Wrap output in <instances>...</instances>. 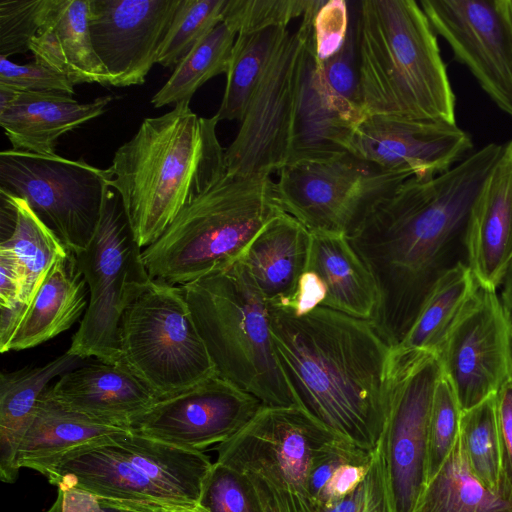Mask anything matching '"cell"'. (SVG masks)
Listing matches in <instances>:
<instances>
[{"instance_id": "d590c367", "label": "cell", "mask_w": 512, "mask_h": 512, "mask_svg": "<svg viewBox=\"0 0 512 512\" xmlns=\"http://www.w3.org/2000/svg\"><path fill=\"white\" fill-rule=\"evenodd\" d=\"M374 451L363 449L343 438H337L312 460L306 476L305 490L313 506L336 502L364 479Z\"/></svg>"}, {"instance_id": "83f0119b", "label": "cell", "mask_w": 512, "mask_h": 512, "mask_svg": "<svg viewBox=\"0 0 512 512\" xmlns=\"http://www.w3.org/2000/svg\"><path fill=\"white\" fill-rule=\"evenodd\" d=\"M87 360L66 352L43 366L1 373L0 478L3 482L13 483L18 476L17 452L48 383Z\"/></svg>"}, {"instance_id": "2e32d148", "label": "cell", "mask_w": 512, "mask_h": 512, "mask_svg": "<svg viewBox=\"0 0 512 512\" xmlns=\"http://www.w3.org/2000/svg\"><path fill=\"white\" fill-rule=\"evenodd\" d=\"M437 35L512 118V35L497 0H422Z\"/></svg>"}, {"instance_id": "1f68e13d", "label": "cell", "mask_w": 512, "mask_h": 512, "mask_svg": "<svg viewBox=\"0 0 512 512\" xmlns=\"http://www.w3.org/2000/svg\"><path fill=\"white\" fill-rule=\"evenodd\" d=\"M414 512H512V494L487 489L472 473L460 438L427 482Z\"/></svg>"}, {"instance_id": "4dcf8cb0", "label": "cell", "mask_w": 512, "mask_h": 512, "mask_svg": "<svg viewBox=\"0 0 512 512\" xmlns=\"http://www.w3.org/2000/svg\"><path fill=\"white\" fill-rule=\"evenodd\" d=\"M480 284L467 263L443 274L425 297L411 327L392 349L438 355L448 334L477 293Z\"/></svg>"}, {"instance_id": "7bdbcfd3", "label": "cell", "mask_w": 512, "mask_h": 512, "mask_svg": "<svg viewBox=\"0 0 512 512\" xmlns=\"http://www.w3.org/2000/svg\"><path fill=\"white\" fill-rule=\"evenodd\" d=\"M349 11L350 25L343 47L333 57L324 63H319L331 91L362 110L358 71L356 2H349Z\"/></svg>"}, {"instance_id": "484cf974", "label": "cell", "mask_w": 512, "mask_h": 512, "mask_svg": "<svg viewBox=\"0 0 512 512\" xmlns=\"http://www.w3.org/2000/svg\"><path fill=\"white\" fill-rule=\"evenodd\" d=\"M306 270L315 272L325 284L327 293L321 306L376 321L381 305L379 288L345 234L311 233Z\"/></svg>"}, {"instance_id": "d6986e66", "label": "cell", "mask_w": 512, "mask_h": 512, "mask_svg": "<svg viewBox=\"0 0 512 512\" xmlns=\"http://www.w3.org/2000/svg\"><path fill=\"white\" fill-rule=\"evenodd\" d=\"M42 474L58 488L95 495L102 507L136 512L190 511L133 465L110 435L63 454Z\"/></svg>"}, {"instance_id": "7c38bea8", "label": "cell", "mask_w": 512, "mask_h": 512, "mask_svg": "<svg viewBox=\"0 0 512 512\" xmlns=\"http://www.w3.org/2000/svg\"><path fill=\"white\" fill-rule=\"evenodd\" d=\"M321 0H312L299 27L273 53L225 149L227 174L271 176L288 164L303 54Z\"/></svg>"}, {"instance_id": "836d02e7", "label": "cell", "mask_w": 512, "mask_h": 512, "mask_svg": "<svg viewBox=\"0 0 512 512\" xmlns=\"http://www.w3.org/2000/svg\"><path fill=\"white\" fill-rule=\"evenodd\" d=\"M0 191L7 195L15 208L12 232L0 245L14 253L23 269L26 281L23 302L28 308L48 272L60 258L70 252L26 200L3 189Z\"/></svg>"}, {"instance_id": "4fadbf2b", "label": "cell", "mask_w": 512, "mask_h": 512, "mask_svg": "<svg viewBox=\"0 0 512 512\" xmlns=\"http://www.w3.org/2000/svg\"><path fill=\"white\" fill-rule=\"evenodd\" d=\"M438 357L462 411L496 394L512 369L509 318L499 290L480 285Z\"/></svg>"}, {"instance_id": "bcb514c9", "label": "cell", "mask_w": 512, "mask_h": 512, "mask_svg": "<svg viewBox=\"0 0 512 512\" xmlns=\"http://www.w3.org/2000/svg\"><path fill=\"white\" fill-rule=\"evenodd\" d=\"M0 86L17 92L74 94V85L58 71L35 60L18 64L3 56H0Z\"/></svg>"}, {"instance_id": "f6af8a7d", "label": "cell", "mask_w": 512, "mask_h": 512, "mask_svg": "<svg viewBox=\"0 0 512 512\" xmlns=\"http://www.w3.org/2000/svg\"><path fill=\"white\" fill-rule=\"evenodd\" d=\"M349 2L321 0L312 21V48L318 62L324 63L343 47L349 31Z\"/></svg>"}, {"instance_id": "7dc6e473", "label": "cell", "mask_w": 512, "mask_h": 512, "mask_svg": "<svg viewBox=\"0 0 512 512\" xmlns=\"http://www.w3.org/2000/svg\"><path fill=\"white\" fill-rule=\"evenodd\" d=\"M252 480L264 512H315L308 496L279 478L247 474Z\"/></svg>"}, {"instance_id": "3957f363", "label": "cell", "mask_w": 512, "mask_h": 512, "mask_svg": "<svg viewBox=\"0 0 512 512\" xmlns=\"http://www.w3.org/2000/svg\"><path fill=\"white\" fill-rule=\"evenodd\" d=\"M189 103L145 118L105 169L141 248L227 174L219 120L198 116Z\"/></svg>"}, {"instance_id": "ac0fdd59", "label": "cell", "mask_w": 512, "mask_h": 512, "mask_svg": "<svg viewBox=\"0 0 512 512\" xmlns=\"http://www.w3.org/2000/svg\"><path fill=\"white\" fill-rule=\"evenodd\" d=\"M473 149L471 136L457 124L397 116H366L349 153L386 170L426 180L445 173Z\"/></svg>"}, {"instance_id": "9f6ffc18", "label": "cell", "mask_w": 512, "mask_h": 512, "mask_svg": "<svg viewBox=\"0 0 512 512\" xmlns=\"http://www.w3.org/2000/svg\"><path fill=\"white\" fill-rule=\"evenodd\" d=\"M101 512H136V511L126 510V509H118V508L103 507Z\"/></svg>"}, {"instance_id": "680465c9", "label": "cell", "mask_w": 512, "mask_h": 512, "mask_svg": "<svg viewBox=\"0 0 512 512\" xmlns=\"http://www.w3.org/2000/svg\"><path fill=\"white\" fill-rule=\"evenodd\" d=\"M176 512H193V511H176Z\"/></svg>"}, {"instance_id": "cb8c5ba5", "label": "cell", "mask_w": 512, "mask_h": 512, "mask_svg": "<svg viewBox=\"0 0 512 512\" xmlns=\"http://www.w3.org/2000/svg\"><path fill=\"white\" fill-rule=\"evenodd\" d=\"M310 244V231L282 213L255 235L238 258L268 305H290L306 271Z\"/></svg>"}, {"instance_id": "b9f144b4", "label": "cell", "mask_w": 512, "mask_h": 512, "mask_svg": "<svg viewBox=\"0 0 512 512\" xmlns=\"http://www.w3.org/2000/svg\"><path fill=\"white\" fill-rule=\"evenodd\" d=\"M48 6L49 0L0 1V56L8 58L30 50Z\"/></svg>"}, {"instance_id": "52a82bcc", "label": "cell", "mask_w": 512, "mask_h": 512, "mask_svg": "<svg viewBox=\"0 0 512 512\" xmlns=\"http://www.w3.org/2000/svg\"><path fill=\"white\" fill-rule=\"evenodd\" d=\"M120 358L158 400L217 373L181 286L154 279L123 314Z\"/></svg>"}, {"instance_id": "5bb4252c", "label": "cell", "mask_w": 512, "mask_h": 512, "mask_svg": "<svg viewBox=\"0 0 512 512\" xmlns=\"http://www.w3.org/2000/svg\"><path fill=\"white\" fill-rule=\"evenodd\" d=\"M337 438L298 406H262L246 426L218 445L217 462L245 474L282 479L307 495L312 460Z\"/></svg>"}, {"instance_id": "ba28073f", "label": "cell", "mask_w": 512, "mask_h": 512, "mask_svg": "<svg viewBox=\"0 0 512 512\" xmlns=\"http://www.w3.org/2000/svg\"><path fill=\"white\" fill-rule=\"evenodd\" d=\"M142 251L118 195L110 190L92 240L84 250L73 254L89 298L68 353L121 364L123 314L153 280Z\"/></svg>"}, {"instance_id": "7402d4cb", "label": "cell", "mask_w": 512, "mask_h": 512, "mask_svg": "<svg viewBox=\"0 0 512 512\" xmlns=\"http://www.w3.org/2000/svg\"><path fill=\"white\" fill-rule=\"evenodd\" d=\"M111 101V96H103L80 103L67 94L0 86V124L12 149L54 155L63 134L102 115Z\"/></svg>"}, {"instance_id": "8d00e7d4", "label": "cell", "mask_w": 512, "mask_h": 512, "mask_svg": "<svg viewBox=\"0 0 512 512\" xmlns=\"http://www.w3.org/2000/svg\"><path fill=\"white\" fill-rule=\"evenodd\" d=\"M459 438L474 476L493 492L506 490L502 483L501 446L495 394L476 406L462 411Z\"/></svg>"}, {"instance_id": "e575fe53", "label": "cell", "mask_w": 512, "mask_h": 512, "mask_svg": "<svg viewBox=\"0 0 512 512\" xmlns=\"http://www.w3.org/2000/svg\"><path fill=\"white\" fill-rule=\"evenodd\" d=\"M237 31L227 22H220L175 67L166 83L154 94L155 108L190 101L208 80L226 74L229 68Z\"/></svg>"}, {"instance_id": "681fc988", "label": "cell", "mask_w": 512, "mask_h": 512, "mask_svg": "<svg viewBox=\"0 0 512 512\" xmlns=\"http://www.w3.org/2000/svg\"><path fill=\"white\" fill-rule=\"evenodd\" d=\"M25 276L14 253L6 246L0 245V308L21 305L25 292Z\"/></svg>"}, {"instance_id": "db71d44e", "label": "cell", "mask_w": 512, "mask_h": 512, "mask_svg": "<svg viewBox=\"0 0 512 512\" xmlns=\"http://www.w3.org/2000/svg\"><path fill=\"white\" fill-rule=\"evenodd\" d=\"M497 5L512 35V0H497Z\"/></svg>"}, {"instance_id": "9a60e30c", "label": "cell", "mask_w": 512, "mask_h": 512, "mask_svg": "<svg viewBox=\"0 0 512 512\" xmlns=\"http://www.w3.org/2000/svg\"><path fill=\"white\" fill-rule=\"evenodd\" d=\"M262 403L217 373L192 388L158 400L129 430L184 449L221 444L246 426Z\"/></svg>"}, {"instance_id": "d4e9b609", "label": "cell", "mask_w": 512, "mask_h": 512, "mask_svg": "<svg viewBox=\"0 0 512 512\" xmlns=\"http://www.w3.org/2000/svg\"><path fill=\"white\" fill-rule=\"evenodd\" d=\"M90 0H49L45 20L30 43L34 60L66 76L75 86H110L89 29Z\"/></svg>"}, {"instance_id": "60d3db41", "label": "cell", "mask_w": 512, "mask_h": 512, "mask_svg": "<svg viewBox=\"0 0 512 512\" xmlns=\"http://www.w3.org/2000/svg\"><path fill=\"white\" fill-rule=\"evenodd\" d=\"M312 0H228L223 21L236 31L249 32L269 27L287 28L302 17Z\"/></svg>"}, {"instance_id": "4316f807", "label": "cell", "mask_w": 512, "mask_h": 512, "mask_svg": "<svg viewBox=\"0 0 512 512\" xmlns=\"http://www.w3.org/2000/svg\"><path fill=\"white\" fill-rule=\"evenodd\" d=\"M86 287L74 255L60 258L35 293L6 352L35 347L68 330L85 314Z\"/></svg>"}, {"instance_id": "f35d334b", "label": "cell", "mask_w": 512, "mask_h": 512, "mask_svg": "<svg viewBox=\"0 0 512 512\" xmlns=\"http://www.w3.org/2000/svg\"><path fill=\"white\" fill-rule=\"evenodd\" d=\"M199 507L202 512H264L250 477L217 461L204 481Z\"/></svg>"}, {"instance_id": "5b68a950", "label": "cell", "mask_w": 512, "mask_h": 512, "mask_svg": "<svg viewBox=\"0 0 512 512\" xmlns=\"http://www.w3.org/2000/svg\"><path fill=\"white\" fill-rule=\"evenodd\" d=\"M218 375L263 406H297L280 368L268 303L237 259L181 286Z\"/></svg>"}, {"instance_id": "f546056e", "label": "cell", "mask_w": 512, "mask_h": 512, "mask_svg": "<svg viewBox=\"0 0 512 512\" xmlns=\"http://www.w3.org/2000/svg\"><path fill=\"white\" fill-rule=\"evenodd\" d=\"M122 430L129 429L97 421L66 407L47 388L19 446L17 467L43 473L70 450Z\"/></svg>"}, {"instance_id": "6f0895ef", "label": "cell", "mask_w": 512, "mask_h": 512, "mask_svg": "<svg viewBox=\"0 0 512 512\" xmlns=\"http://www.w3.org/2000/svg\"><path fill=\"white\" fill-rule=\"evenodd\" d=\"M47 512H59L58 506L54 503Z\"/></svg>"}, {"instance_id": "11a10c76", "label": "cell", "mask_w": 512, "mask_h": 512, "mask_svg": "<svg viewBox=\"0 0 512 512\" xmlns=\"http://www.w3.org/2000/svg\"><path fill=\"white\" fill-rule=\"evenodd\" d=\"M505 307L507 309L508 318H509V342H510V352H511V359H512V306L505 305Z\"/></svg>"}, {"instance_id": "277c9868", "label": "cell", "mask_w": 512, "mask_h": 512, "mask_svg": "<svg viewBox=\"0 0 512 512\" xmlns=\"http://www.w3.org/2000/svg\"><path fill=\"white\" fill-rule=\"evenodd\" d=\"M361 108L385 115L456 123V96L437 34L414 0L356 2Z\"/></svg>"}, {"instance_id": "30bf717a", "label": "cell", "mask_w": 512, "mask_h": 512, "mask_svg": "<svg viewBox=\"0 0 512 512\" xmlns=\"http://www.w3.org/2000/svg\"><path fill=\"white\" fill-rule=\"evenodd\" d=\"M441 371L434 353L391 349L388 402L378 445L393 512H414L426 487L430 412Z\"/></svg>"}, {"instance_id": "74e56055", "label": "cell", "mask_w": 512, "mask_h": 512, "mask_svg": "<svg viewBox=\"0 0 512 512\" xmlns=\"http://www.w3.org/2000/svg\"><path fill=\"white\" fill-rule=\"evenodd\" d=\"M227 1L181 0L159 49L157 64L175 69L223 21Z\"/></svg>"}, {"instance_id": "f1b7e54d", "label": "cell", "mask_w": 512, "mask_h": 512, "mask_svg": "<svg viewBox=\"0 0 512 512\" xmlns=\"http://www.w3.org/2000/svg\"><path fill=\"white\" fill-rule=\"evenodd\" d=\"M120 452L158 487L193 512L213 463L202 451L184 449L130 430L110 435Z\"/></svg>"}, {"instance_id": "8992f818", "label": "cell", "mask_w": 512, "mask_h": 512, "mask_svg": "<svg viewBox=\"0 0 512 512\" xmlns=\"http://www.w3.org/2000/svg\"><path fill=\"white\" fill-rule=\"evenodd\" d=\"M282 213L271 176L226 174L144 248V264L152 279L182 286L235 262Z\"/></svg>"}, {"instance_id": "6da1fadb", "label": "cell", "mask_w": 512, "mask_h": 512, "mask_svg": "<svg viewBox=\"0 0 512 512\" xmlns=\"http://www.w3.org/2000/svg\"><path fill=\"white\" fill-rule=\"evenodd\" d=\"M504 143H489L431 179L411 177L347 233L381 295L375 321L396 346L434 283L467 263L466 237L474 206Z\"/></svg>"}, {"instance_id": "d6a6232c", "label": "cell", "mask_w": 512, "mask_h": 512, "mask_svg": "<svg viewBox=\"0 0 512 512\" xmlns=\"http://www.w3.org/2000/svg\"><path fill=\"white\" fill-rule=\"evenodd\" d=\"M288 31L285 27H269L237 34L223 98L215 114L219 121L241 122L260 78Z\"/></svg>"}, {"instance_id": "ee69618b", "label": "cell", "mask_w": 512, "mask_h": 512, "mask_svg": "<svg viewBox=\"0 0 512 512\" xmlns=\"http://www.w3.org/2000/svg\"><path fill=\"white\" fill-rule=\"evenodd\" d=\"M315 512H393L379 445L361 483L342 499L313 506Z\"/></svg>"}, {"instance_id": "e0dca14e", "label": "cell", "mask_w": 512, "mask_h": 512, "mask_svg": "<svg viewBox=\"0 0 512 512\" xmlns=\"http://www.w3.org/2000/svg\"><path fill=\"white\" fill-rule=\"evenodd\" d=\"M181 0H90L89 29L110 86L141 85Z\"/></svg>"}, {"instance_id": "f907efd6", "label": "cell", "mask_w": 512, "mask_h": 512, "mask_svg": "<svg viewBox=\"0 0 512 512\" xmlns=\"http://www.w3.org/2000/svg\"><path fill=\"white\" fill-rule=\"evenodd\" d=\"M326 287L321 278L313 271L306 270L299 281L296 295L288 307L295 316H302L318 306L326 298Z\"/></svg>"}, {"instance_id": "44dd1931", "label": "cell", "mask_w": 512, "mask_h": 512, "mask_svg": "<svg viewBox=\"0 0 512 512\" xmlns=\"http://www.w3.org/2000/svg\"><path fill=\"white\" fill-rule=\"evenodd\" d=\"M467 264L483 287L499 290L512 265V140L491 172L472 211Z\"/></svg>"}, {"instance_id": "ffe728a7", "label": "cell", "mask_w": 512, "mask_h": 512, "mask_svg": "<svg viewBox=\"0 0 512 512\" xmlns=\"http://www.w3.org/2000/svg\"><path fill=\"white\" fill-rule=\"evenodd\" d=\"M364 118L360 108L329 88L312 48L311 31L303 54L287 165L326 161L348 152Z\"/></svg>"}, {"instance_id": "f5cc1de1", "label": "cell", "mask_w": 512, "mask_h": 512, "mask_svg": "<svg viewBox=\"0 0 512 512\" xmlns=\"http://www.w3.org/2000/svg\"><path fill=\"white\" fill-rule=\"evenodd\" d=\"M499 290L503 303L512 306V265Z\"/></svg>"}, {"instance_id": "816d5d0a", "label": "cell", "mask_w": 512, "mask_h": 512, "mask_svg": "<svg viewBox=\"0 0 512 512\" xmlns=\"http://www.w3.org/2000/svg\"><path fill=\"white\" fill-rule=\"evenodd\" d=\"M55 504L59 512H101L103 508L95 495L75 488H58Z\"/></svg>"}, {"instance_id": "ab89813d", "label": "cell", "mask_w": 512, "mask_h": 512, "mask_svg": "<svg viewBox=\"0 0 512 512\" xmlns=\"http://www.w3.org/2000/svg\"><path fill=\"white\" fill-rule=\"evenodd\" d=\"M462 409L449 378L441 371L436 382L429 420L427 482L439 471L457 442Z\"/></svg>"}, {"instance_id": "603a6c76", "label": "cell", "mask_w": 512, "mask_h": 512, "mask_svg": "<svg viewBox=\"0 0 512 512\" xmlns=\"http://www.w3.org/2000/svg\"><path fill=\"white\" fill-rule=\"evenodd\" d=\"M49 391L78 413L126 429L158 401L125 366L99 360L64 373Z\"/></svg>"}, {"instance_id": "9c48e42d", "label": "cell", "mask_w": 512, "mask_h": 512, "mask_svg": "<svg viewBox=\"0 0 512 512\" xmlns=\"http://www.w3.org/2000/svg\"><path fill=\"white\" fill-rule=\"evenodd\" d=\"M0 189L27 201L71 254L84 250L110 191L105 169L57 154L0 153Z\"/></svg>"}, {"instance_id": "7a4b0ae2", "label": "cell", "mask_w": 512, "mask_h": 512, "mask_svg": "<svg viewBox=\"0 0 512 512\" xmlns=\"http://www.w3.org/2000/svg\"><path fill=\"white\" fill-rule=\"evenodd\" d=\"M268 309L275 353L297 406L336 436L375 451L392 349L375 322L325 306L302 316Z\"/></svg>"}, {"instance_id": "8fae6325", "label": "cell", "mask_w": 512, "mask_h": 512, "mask_svg": "<svg viewBox=\"0 0 512 512\" xmlns=\"http://www.w3.org/2000/svg\"><path fill=\"white\" fill-rule=\"evenodd\" d=\"M278 173L276 192L286 214L311 233L345 235L376 204L413 177L349 152L326 161L287 165Z\"/></svg>"}, {"instance_id": "c3c4849f", "label": "cell", "mask_w": 512, "mask_h": 512, "mask_svg": "<svg viewBox=\"0 0 512 512\" xmlns=\"http://www.w3.org/2000/svg\"><path fill=\"white\" fill-rule=\"evenodd\" d=\"M501 446L502 483L512 494V369L495 394Z\"/></svg>"}]
</instances>
